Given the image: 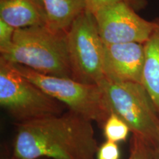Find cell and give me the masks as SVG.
<instances>
[{"instance_id": "17", "label": "cell", "mask_w": 159, "mask_h": 159, "mask_svg": "<svg viewBox=\"0 0 159 159\" xmlns=\"http://www.w3.org/2000/svg\"><path fill=\"white\" fill-rule=\"evenodd\" d=\"M152 159H159V144L152 150Z\"/></svg>"}, {"instance_id": "11", "label": "cell", "mask_w": 159, "mask_h": 159, "mask_svg": "<svg viewBox=\"0 0 159 159\" xmlns=\"http://www.w3.org/2000/svg\"><path fill=\"white\" fill-rule=\"evenodd\" d=\"M0 19L15 29L43 26L35 0H0Z\"/></svg>"}, {"instance_id": "9", "label": "cell", "mask_w": 159, "mask_h": 159, "mask_svg": "<svg viewBox=\"0 0 159 159\" xmlns=\"http://www.w3.org/2000/svg\"><path fill=\"white\" fill-rule=\"evenodd\" d=\"M43 26L54 31L68 30L86 11L84 0H35Z\"/></svg>"}, {"instance_id": "10", "label": "cell", "mask_w": 159, "mask_h": 159, "mask_svg": "<svg viewBox=\"0 0 159 159\" xmlns=\"http://www.w3.org/2000/svg\"><path fill=\"white\" fill-rule=\"evenodd\" d=\"M154 27L143 43L144 63L142 85L150 95L159 114V17L153 20Z\"/></svg>"}, {"instance_id": "18", "label": "cell", "mask_w": 159, "mask_h": 159, "mask_svg": "<svg viewBox=\"0 0 159 159\" xmlns=\"http://www.w3.org/2000/svg\"><path fill=\"white\" fill-rule=\"evenodd\" d=\"M10 159H16V158H13V157H11V158ZM39 159H46V158H39Z\"/></svg>"}, {"instance_id": "7", "label": "cell", "mask_w": 159, "mask_h": 159, "mask_svg": "<svg viewBox=\"0 0 159 159\" xmlns=\"http://www.w3.org/2000/svg\"><path fill=\"white\" fill-rule=\"evenodd\" d=\"M103 43H144L154 27V22L139 16L128 1H119L102 7L94 14Z\"/></svg>"}, {"instance_id": "12", "label": "cell", "mask_w": 159, "mask_h": 159, "mask_svg": "<svg viewBox=\"0 0 159 159\" xmlns=\"http://www.w3.org/2000/svg\"><path fill=\"white\" fill-rule=\"evenodd\" d=\"M103 134L108 141L114 142H125L130 132L128 125L117 116L111 112L102 127Z\"/></svg>"}, {"instance_id": "6", "label": "cell", "mask_w": 159, "mask_h": 159, "mask_svg": "<svg viewBox=\"0 0 159 159\" xmlns=\"http://www.w3.org/2000/svg\"><path fill=\"white\" fill-rule=\"evenodd\" d=\"M71 78L85 84L98 85L104 78L103 43L94 16L85 11L66 31Z\"/></svg>"}, {"instance_id": "16", "label": "cell", "mask_w": 159, "mask_h": 159, "mask_svg": "<svg viewBox=\"0 0 159 159\" xmlns=\"http://www.w3.org/2000/svg\"><path fill=\"white\" fill-rule=\"evenodd\" d=\"M119 1H128L133 5V0H84L86 11L94 14L99 10Z\"/></svg>"}, {"instance_id": "4", "label": "cell", "mask_w": 159, "mask_h": 159, "mask_svg": "<svg viewBox=\"0 0 159 159\" xmlns=\"http://www.w3.org/2000/svg\"><path fill=\"white\" fill-rule=\"evenodd\" d=\"M0 105L16 123L64 113L66 106L0 57Z\"/></svg>"}, {"instance_id": "1", "label": "cell", "mask_w": 159, "mask_h": 159, "mask_svg": "<svg viewBox=\"0 0 159 159\" xmlns=\"http://www.w3.org/2000/svg\"><path fill=\"white\" fill-rule=\"evenodd\" d=\"M91 121L68 110L16 123L12 157L16 159H95L99 146Z\"/></svg>"}, {"instance_id": "14", "label": "cell", "mask_w": 159, "mask_h": 159, "mask_svg": "<svg viewBox=\"0 0 159 159\" xmlns=\"http://www.w3.org/2000/svg\"><path fill=\"white\" fill-rule=\"evenodd\" d=\"M120 153L117 143L107 140L99 147L97 152V159H119Z\"/></svg>"}, {"instance_id": "13", "label": "cell", "mask_w": 159, "mask_h": 159, "mask_svg": "<svg viewBox=\"0 0 159 159\" xmlns=\"http://www.w3.org/2000/svg\"><path fill=\"white\" fill-rule=\"evenodd\" d=\"M128 159H152V150L142 139L133 135Z\"/></svg>"}, {"instance_id": "2", "label": "cell", "mask_w": 159, "mask_h": 159, "mask_svg": "<svg viewBox=\"0 0 159 159\" xmlns=\"http://www.w3.org/2000/svg\"><path fill=\"white\" fill-rule=\"evenodd\" d=\"M0 57L41 74L71 78L66 32L45 26L16 30L12 44L0 51Z\"/></svg>"}, {"instance_id": "15", "label": "cell", "mask_w": 159, "mask_h": 159, "mask_svg": "<svg viewBox=\"0 0 159 159\" xmlns=\"http://www.w3.org/2000/svg\"><path fill=\"white\" fill-rule=\"evenodd\" d=\"M16 30L0 19V51L8 48L12 44Z\"/></svg>"}, {"instance_id": "3", "label": "cell", "mask_w": 159, "mask_h": 159, "mask_svg": "<svg viewBox=\"0 0 159 159\" xmlns=\"http://www.w3.org/2000/svg\"><path fill=\"white\" fill-rule=\"evenodd\" d=\"M100 87L111 112L128 125L130 132L153 150L159 144V114L142 83L103 78Z\"/></svg>"}, {"instance_id": "5", "label": "cell", "mask_w": 159, "mask_h": 159, "mask_svg": "<svg viewBox=\"0 0 159 159\" xmlns=\"http://www.w3.org/2000/svg\"><path fill=\"white\" fill-rule=\"evenodd\" d=\"M13 64L23 76L63 103L68 110L97 122L102 128L111 112L98 85L85 84L69 77L43 75L25 66Z\"/></svg>"}, {"instance_id": "8", "label": "cell", "mask_w": 159, "mask_h": 159, "mask_svg": "<svg viewBox=\"0 0 159 159\" xmlns=\"http://www.w3.org/2000/svg\"><path fill=\"white\" fill-rule=\"evenodd\" d=\"M144 63L143 43H104L103 73L105 78L114 82H134L142 84Z\"/></svg>"}]
</instances>
